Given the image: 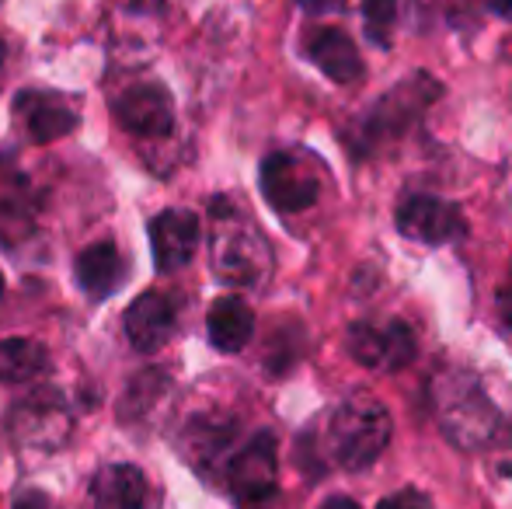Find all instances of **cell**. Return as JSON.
I'll return each instance as SVG.
<instances>
[{
	"label": "cell",
	"mask_w": 512,
	"mask_h": 509,
	"mask_svg": "<svg viewBox=\"0 0 512 509\" xmlns=\"http://www.w3.org/2000/svg\"><path fill=\"white\" fill-rule=\"evenodd\" d=\"M439 426L446 440L457 443L460 450H481L499 433V408L488 401L481 384L467 370H450L432 387Z\"/></svg>",
	"instance_id": "6da1fadb"
},
{
	"label": "cell",
	"mask_w": 512,
	"mask_h": 509,
	"mask_svg": "<svg viewBox=\"0 0 512 509\" xmlns=\"http://www.w3.org/2000/svg\"><path fill=\"white\" fill-rule=\"evenodd\" d=\"M391 443V412L370 394L342 401L328 422V450L345 471H363Z\"/></svg>",
	"instance_id": "7a4b0ae2"
},
{
	"label": "cell",
	"mask_w": 512,
	"mask_h": 509,
	"mask_svg": "<svg viewBox=\"0 0 512 509\" xmlns=\"http://www.w3.org/2000/svg\"><path fill=\"white\" fill-rule=\"evenodd\" d=\"M443 95V84L436 81L425 70H415V74L401 77L384 98L370 109V116L359 126V143L363 147H380V143H391L398 136H405L418 119L425 116L429 105L439 102Z\"/></svg>",
	"instance_id": "3957f363"
},
{
	"label": "cell",
	"mask_w": 512,
	"mask_h": 509,
	"mask_svg": "<svg viewBox=\"0 0 512 509\" xmlns=\"http://www.w3.org/2000/svg\"><path fill=\"white\" fill-rule=\"evenodd\" d=\"M324 168L307 150H276L262 161V196L279 213H304L321 199Z\"/></svg>",
	"instance_id": "277c9868"
},
{
	"label": "cell",
	"mask_w": 512,
	"mask_h": 509,
	"mask_svg": "<svg viewBox=\"0 0 512 509\" xmlns=\"http://www.w3.org/2000/svg\"><path fill=\"white\" fill-rule=\"evenodd\" d=\"M272 252L251 224L223 217L213 234V272L230 286H251L269 272Z\"/></svg>",
	"instance_id": "5b68a950"
},
{
	"label": "cell",
	"mask_w": 512,
	"mask_h": 509,
	"mask_svg": "<svg viewBox=\"0 0 512 509\" xmlns=\"http://www.w3.org/2000/svg\"><path fill=\"white\" fill-rule=\"evenodd\" d=\"M349 353L359 367L370 370H401L415 360V332L398 318L384 321H356L349 328Z\"/></svg>",
	"instance_id": "8992f818"
},
{
	"label": "cell",
	"mask_w": 512,
	"mask_h": 509,
	"mask_svg": "<svg viewBox=\"0 0 512 509\" xmlns=\"http://www.w3.org/2000/svg\"><path fill=\"white\" fill-rule=\"evenodd\" d=\"M398 231L405 234L408 241H418V245H450V241H460L467 231L464 213L453 203L439 196H405L398 203Z\"/></svg>",
	"instance_id": "52a82bcc"
},
{
	"label": "cell",
	"mask_w": 512,
	"mask_h": 509,
	"mask_svg": "<svg viewBox=\"0 0 512 509\" xmlns=\"http://www.w3.org/2000/svg\"><path fill=\"white\" fill-rule=\"evenodd\" d=\"M276 475H279V457H276V436L272 433L251 436L227 468L230 492L241 503H262V499H269L276 492Z\"/></svg>",
	"instance_id": "ba28073f"
},
{
	"label": "cell",
	"mask_w": 512,
	"mask_h": 509,
	"mask_svg": "<svg viewBox=\"0 0 512 509\" xmlns=\"http://www.w3.org/2000/svg\"><path fill=\"white\" fill-rule=\"evenodd\" d=\"M115 119L126 133L164 140L175 129V105L161 84H136L115 102Z\"/></svg>",
	"instance_id": "9c48e42d"
},
{
	"label": "cell",
	"mask_w": 512,
	"mask_h": 509,
	"mask_svg": "<svg viewBox=\"0 0 512 509\" xmlns=\"http://www.w3.org/2000/svg\"><path fill=\"white\" fill-rule=\"evenodd\" d=\"M14 116H18L21 129L28 140L35 143H53L63 140L77 129V112L67 98L53 95V91H21L14 102Z\"/></svg>",
	"instance_id": "30bf717a"
},
{
	"label": "cell",
	"mask_w": 512,
	"mask_h": 509,
	"mask_svg": "<svg viewBox=\"0 0 512 509\" xmlns=\"http://www.w3.org/2000/svg\"><path fill=\"white\" fill-rule=\"evenodd\" d=\"M199 217L192 210H164L150 220V248L161 272H175L192 262L199 248Z\"/></svg>",
	"instance_id": "8fae6325"
},
{
	"label": "cell",
	"mask_w": 512,
	"mask_h": 509,
	"mask_svg": "<svg viewBox=\"0 0 512 509\" xmlns=\"http://www.w3.org/2000/svg\"><path fill=\"white\" fill-rule=\"evenodd\" d=\"M304 49H307V60L335 84L363 81V74H366L363 56H359L356 42H352L342 28H328V25L314 28V32L307 35Z\"/></svg>",
	"instance_id": "7c38bea8"
},
{
	"label": "cell",
	"mask_w": 512,
	"mask_h": 509,
	"mask_svg": "<svg viewBox=\"0 0 512 509\" xmlns=\"http://www.w3.org/2000/svg\"><path fill=\"white\" fill-rule=\"evenodd\" d=\"M122 325H126V339L136 353H157L175 332V304L164 293L150 290L129 304Z\"/></svg>",
	"instance_id": "4fadbf2b"
},
{
	"label": "cell",
	"mask_w": 512,
	"mask_h": 509,
	"mask_svg": "<svg viewBox=\"0 0 512 509\" xmlns=\"http://www.w3.org/2000/svg\"><path fill=\"white\" fill-rule=\"evenodd\" d=\"M67 429H70V415L53 394L28 398L25 405H18V415H14V433L28 447H42V450L63 447Z\"/></svg>",
	"instance_id": "5bb4252c"
},
{
	"label": "cell",
	"mask_w": 512,
	"mask_h": 509,
	"mask_svg": "<svg viewBox=\"0 0 512 509\" xmlns=\"http://www.w3.org/2000/svg\"><path fill=\"white\" fill-rule=\"evenodd\" d=\"M150 485L133 464H108L88 485V509H147Z\"/></svg>",
	"instance_id": "9a60e30c"
},
{
	"label": "cell",
	"mask_w": 512,
	"mask_h": 509,
	"mask_svg": "<svg viewBox=\"0 0 512 509\" xmlns=\"http://www.w3.org/2000/svg\"><path fill=\"white\" fill-rule=\"evenodd\" d=\"M74 272H77V286H81L91 300H105V297H112L122 286V279H126V262H122L119 248L102 241V245H91L77 255Z\"/></svg>",
	"instance_id": "2e32d148"
},
{
	"label": "cell",
	"mask_w": 512,
	"mask_h": 509,
	"mask_svg": "<svg viewBox=\"0 0 512 509\" xmlns=\"http://www.w3.org/2000/svg\"><path fill=\"white\" fill-rule=\"evenodd\" d=\"M206 328L209 342L220 353H241L251 342V335H255V314H251V307L241 297H220L209 307Z\"/></svg>",
	"instance_id": "e0dca14e"
},
{
	"label": "cell",
	"mask_w": 512,
	"mask_h": 509,
	"mask_svg": "<svg viewBox=\"0 0 512 509\" xmlns=\"http://www.w3.org/2000/svg\"><path fill=\"white\" fill-rule=\"evenodd\" d=\"M49 353L35 339H4L0 342V384H25L46 374Z\"/></svg>",
	"instance_id": "ac0fdd59"
},
{
	"label": "cell",
	"mask_w": 512,
	"mask_h": 509,
	"mask_svg": "<svg viewBox=\"0 0 512 509\" xmlns=\"http://www.w3.org/2000/svg\"><path fill=\"white\" fill-rule=\"evenodd\" d=\"M230 436H234V422L230 419H216V415L213 419H196L189 426V433H185V450H189V457L196 464H206L227 447Z\"/></svg>",
	"instance_id": "d6986e66"
},
{
	"label": "cell",
	"mask_w": 512,
	"mask_h": 509,
	"mask_svg": "<svg viewBox=\"0 0 512 509\" xmlns=\"http://www.w3.org/2000/svg\"><path fill=\"white\" fill-rule=\"evenodd\" d=\"M363 21L370 42L387 49L394 39V25H398V0H363Z\"/></svg>",
	"instance_id": "ffe728a7"
},
{
	"label": "cell",
	"mask_w": 512,
	"mask_h": 509,
	"mask_svg": "<svg viewBox=\"0 0 512 509\" xmlns=\"http://www.w3.org/2000/svg\"><path fill=\"white\" fill-rule=\"evenodd\" d=\"M377 509H432V503H429V496H425V492L405 489V492H394V496H387Z\"/></svg>",
	"instance_id": "44dd1931"
},
{
	"label": "cell",
	"mask_w": 512,
	"mask_h": 509,
	"mask_svg": "<svg viewBox=\"0 0 512 509\" xmlns=\"http://www.w3.org/2000/svg\"><path fill=\"white\" fill-rule=\"evenodd\" d=\"M499 307H502V318H506V325L512 328V269H509L506 283H502V290H499Z\"/></svg>",
	"instance_id": "7402d4cb"
},
{
	"label": "cell",
	"mask_w": 512,
	"mask_h": 509,
	"mask_svg": "<svg viewBox=\"0 0 512 509\" xmlns=\"http://www.w3.org/2000/svg\"><path fill=\"white\" fill-rule=\"evenodd\" d=\"M14 509H49V499L42 492H25V496H18Z\"/></svg>",
	"instance_id": "603a6c76"
},
{
	"label": "cell",
	"mask_w": 512,
	"mask_h": 509,
	"mask_svg": "<svg viewBox=\"0 0 512 509\" xmlns=\"http://www.w3.org/2000/svg\"><path fill=\"white\" fill-rule=\"evenodd\" d=\"M457 4H460V0H415L418 11H429V14H436L439 7H446V11H457Z\"/></svg>",
	"instance_id": "cb8c5ba5"
},
{
	"label": "cell",
	"mask_w": 512,
	"mask_h": 509,
	"mask_svg": "<svg viewBox=\"0 0 512 509\" xmlns=\"http://www.w3.org/2000/svg\"><path fill=\"white\" fill-rule=\"evenodd\" d=\"M300 4H304L307 11L321 14V11H338V7H342L345 0H300Z\"/></svg>",
	"instance_id": "d4e9b609"
},
{
	"label": "cell",
	"mask_w": 512,
	"mask_h": 509,
	"mask_svg": "<svg viewBox=\"0 0 512 509\" xmlns=\"http://www.w3.org/2000/svg\"><path fill=\"white\" fill-rule=\"evenodd\" d=\"M321 509H359V506L352 503V499H345V496H335V499H328Z\"/></svg>",
	"instance_id": "484cf974"
},
{
	"label": "cell",
	"mask_w": 512,
	"mask_h": 509,
	"mask_svg": "<svg viewBox=\"0 0 512 509\" xmlns=\"http://www.w3.org/2000/svg\"><path fill=\"white\" fill-rule=\"evenodd\" d=\"M4 67H7V46H4V39H0V74H4Z\"/></svg>",
	"instance_id": "4316f807"
},
{
	"label": "cell",
	"mask_w": 512,
	"mask_h": 509,
	"mask_svg": "<svg viewBox=\"0 0 512 509\" xmlns=\"http://www.w3.org/2000/svg\"><path fill=\"white\" fill-rule=\"evenodd\" d=\"M0 297H4V276H0Z\"/></svg>",
	"instance_id": "83f0119b"
}]
</instances>
